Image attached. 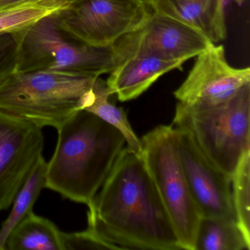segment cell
Masks as SVG:
<instances>
[{"label":"cell","mask_w":250,"mask_h":250,"mask_svg":"<svg viewBox=\"0 0 250 250\" xmlns=\"http://www.w3.org/2000/svg\"><path fill=\"white\" fill-rule=\"evenodd\" d=\"M213 44L194 27L152 11L141 27L121 37L113 46L121 64L137 53L185 62Z\"/></svg>","instance_id":"ba28073f"},{"label":"cell","mask_w":250,"mask_h":250,"mask_svg":"<svg viewBox=\"0 0 250 250\" xmlns=\"http://www.w3.org/2000/svg\"><path fill=\"white\" fill-rule=\"evenodd\" d=\"M151 12L141 0H75L58 15L62 27L79 40L106 47L141 27Z\"/></svg>","instance_id":"52a82bcc"},{"label":"cell","mask_w":250,"mask_h":250,"mask_svg":"<svg viewBox=\"0 0 250 250\" xmlns=\"http://www.w3.org/2000/svg\"><path fill=\"white\" fill-rule=\"evenodd\" d=\"M226 0H147L153 12L194 27L216 44L226 39Z\"/></svg>","instance_id":"4fadbf2b"},{"label":"cell","mask_w":250,"mask_h":250,"mask_svg":"<svg viewBox=\"0 0 250 250\" xmlns=\"http://www.w3.org/2000/svg\"><path fill=\"white\" fill-rule=\"evenodd\" d=\"M22 1H25V0H0V6L15 3V2H22ZM61 1H63V2H66V3L70 4L75 1V0H61Z\"/></svg>","instance_id":"7402d4cb"},{"label":"cell","mask_w":250,"mask_h":250,"mask_svg":"<svg viewBox=\"0 0 250 250\" xmlns=\"http://www.w3.org/2000/svg\"><path fill=\"white\" fill-rule=\"evenodd\" d=\"M195 58L187 78L174 92L179 103L196 108L218 106L250 83V67L229 65L223 45L213 44Z\"/></svg>","instance_id":"30bf717a"},{"label":"cell","mask_w":250,"mask_h":250,"mask_svg":"<svg viewBox=\"0 0 250 250\" xmlns=\"http://www.w3.org/2000/svg\"><path fill=\"white\" fill-rule=\"evenodd\" d=\"M12 35L17 44V72L58 71L100 77L119 65L113 45L99 47L79 40L62 27L58 11Z\"/></svg>","instance_id":"277c9868"},{"label":"cell","mask_w":250,"mask_h":250,"mask_svg":"<svg viewBox=\"0 0 250 250\" xmlns=\"http://www.w3.org/2000/svg\"><path fill=\"white\" fill-rule=\"evenodd\" d=\"M174 128L183 169L201 217L224 218L237 222L231 177L202 153L188 131Z\"/></svg>","instance_id":"8fae6325"},{"label":"cell","mask_w":250,"mask_h":250,"mask_svg":"<svg viewBox=\"0 0 250 250\" xmlns=\"http://www.w3.org/2000/svg\"><path fill=\"white\" fill-rule=\"evenodd\" d=\"M184 63L151 54H134L109 74L106 84L112 96L128 102L141 96L167 73L182 70Z\"/></svg>","instance_id":"7c38bea8"},{"label":"cell","mask_w":250,"mask_h":250,"mask_svg":"<svg viewBox=\"0 0 250 250\" xmlns=\"http://www.w3.org/2000/svg\"><path fill=\"white\" fill-rule=\"evenodd\" d=\"M5 250H63L62 232L49 219L31 212L11 231Z\"/></svg>","instance_id":"5bb4252c"},{"label":"cell","mask_w":250,"mask_h":250,"mask_svg":"<svg viewBox=\"0 0 250 250\" xmlns=\"http://www.w3.org/2000/svg\"><path fill=\"white\" fill-rule=\"evenodd\" d=\"M87 207V228L116 250H183L141 156L128 146Z\"/></svg>","instance_id":"6da1fadb"},{"label":"cell","mask_w":250,"mask_h":250,"mask_svg":"<svg viewBox=\"0 0 250 250\" xmlns=\"http://www.w3.org/2000/svg\"><path fill=\"white\" fill-rule=\"evenodd\" d=\"M235 4H237L238 5H241L244 2L247 1V0H232Z\"/></svg>","instance_id":"603a6c76"},{"label":"cell","mask_w":250,"mask_h":250,"mask_svg":"<svg viewBox=\"0 0 250 250\" xmlns=\"http://www.w3.org/2000/svg\"><path fill=\"white\" fill-rule=\"evenodd\" d=\"M17 71V42L11 33L0 34V83Z\"/></svg>","instance_id":"44dd1931"},{"label":"cell","mask_w":250,"mask_h":250,"mask_svg":"<svg viewBox=\"0 0 250 250\" xmlns=\"http://www.w3.org/2000/svg\"><path fill=\"white\" fill-rule=\"evenodd\" d=\"M68 5L61 0H25L0 6V34H12Z\"/></svg>","instance_id":"e0dca14e"},{"label":"cell","mask_w":250,"mask_h":250,"mask_svg":"<svg viewBox=\"0 0 250 250\" xmlns=\"http://www.w3.org/2000/svg\"><path fill=\"white\" fill-rule=\"evenodd\" d=\"M140 156L173 224L183 250H195L200 222L177 146L176 130L159 125L141 139Z\"/></svg>","instance_id":"8992f818"},{"label":"cell","mask_w":250,"mask_h":250,"mask_svg":"<svg viewBox=\"0 0 250 250\" xmlns=\"http://www.w3.org/2000/svg\"><path fill=\"white\" fill-rule=\"evenodd\" d=\"M195 250H250V240L235 221L202 216L196 234Z\"/></svg>","instance_id":"9a60e30c"},{"label":"cell","mask_w":250,"mask_h":250,"mask_svg":"<svg viewBox=\"0 0 250 250\" xmlns=\"http://www.w3.org/2000/svg\"><path fill=\"white\" fill-rule=\"evenodd\" d=\"M112 96L106 82L100 79L94 98L90 106L85 109L94 114L101 119L121 131L125 140L128 147L140 154L141 142L128 122L126 115L122 108L118 107L109 101Z\"/></svg>","instance_id":"ac0fdd59"},{"label":"cell","mask_w":250,"mask_h":250,"mask_svg":"<svg viewBox=\"0 0 250 250\" xmlns=\"http://www.w3.org/2000/svg\"><path fill=\"white\" fill-rule=\"evenodd\" d=\"M63 250H116L87 228L82 232H62Z\"/></svg>","instance_id":"ffe728a7"},{"label":"cell","mask_w":250,"mask_h":250,"mask_svg":"<svg viewBox=\"0 0 250 250\" xmlns=\"http://www.w3.org/2000/svg\"><path fill=\"white\" fill-rule=\"evenodd\" d=\"M46 166L47 162L41 156L17 192L12 210L0 228V250H5L7 240L14 228L33 212L41 191L46 187Z\"/></svg>","instance_id":"2e32d148"},{"label":"cell","mask_w":250,"mask_h":250,"mask_svg":"<svg viewBox=\"0 0 250 250\" xmlns=\"http://www.w3.org/2000/svg\"><path fill=\"white\" fill-rule=\"evenodd\" d=\"M42 128L0 109V210L12 205L19 190L43 156Z\"/></svg>","instance_id":"9c48e42d"},{"label":"cell","mask_w":250,"mask_h":250,"mask_svg":"<svg viewBox=\"0 0 250 250\" xmlns=\"http://www.w3.org/2000/svg\"><path fill=\"white\" fill-rule=\"evenodd\" d=\"M57 131L45 188L87 206L124 149L125 138L116 128L86 110L76 113Z\"/></svg>","instance_id":"7a4b0ae2"},{"label":"cell","mask_w":250,"mask_h":250,"mask_svg":"<svg viewBox=\"0 0 250 250\" xmlns=\"http://www.w3.org/2000/svg\"><path fill=\"white\" fill-rule=\"evenodd\" d=\"M231 188L237 222L250 240V150L237 165L231 176Z\"/></svg>","instance_id":"d6986e66"},{"label":"cell","mask_w":250,"mask_h":250,"mask_svg":"<svg viewBox=\"0 0 250 250\" xmlns=\"http://www.w3.org/2000/svg\"><path fill=\"white\" fill-rule=\"evenodd\" d=\"M99 80L58 71L16 72L0 83V109L58 129L90 106Z\"/></svg>","instance_id":"3957f363"},{"label":"cell","mask_w":250,"mask_h":250,"mask_svg":"<svg viewBox=\"0 0 250 250\" xmlns=\"http://www.w3.org/2000/svg\"><path fill=\"white\" fill-rule=\"evenodd\" d=\"M172 125L188 131L202 153L232 176L250 150V83L218 106L196 108L178 102Z\"/></svg>","instance_id":"5b68a950"},{"label":"cell","mask_w":250,"mask_h":250,"mask_svg":"<svg viewBox=\"0 0 250 250\" xmlns=\"http://www.w3.org/2000/svg\"><path fill=\"white\" fill-rule=\"evenodd\" d=\"M141 1H143V2H146L147 0H141Z\"/></svg>","instance_id":"cb8c5ba5"}]
</instances>
